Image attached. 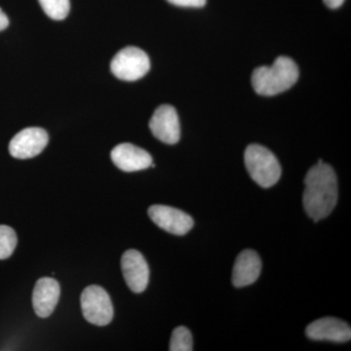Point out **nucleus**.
<instances>
[{
	"mask_svg": "<svg viewBox=\"0 0 351 351\" xmlns=\"http://www.w3.org/2000/svg\"><path fill=\"white\" fill-rule=\"evenodd\" d=\"M304 202L306 214L314 221L332 213L338 202L339 189L336 173L331 166L318 161L304 178Z\"/></svg>",
	"mask_w": 351,
	"mask_h": 351,
	"instance_id": "nucleus-1",
	"label": "nucleus"
},
{
	"mask_svg": "<svg viewBox=\"0 0 351 351\" xmlns=\"http://www.w3.org/2000/svg\"><path fill=\"white\" fill-rule=\"evenodd\" d=\"M299 80V68L290 58H277L270 66L256 69L252 75V84L258 95L274 96L287 91Z\"/></svg>",
	"mask_w": 351,
	"mask_h": 351,
	"instance_id": "nucleus-2",
	"label": "nucleus"
},
{
	"mask_svg": "<svg viewBox=\"0 0 351 351\" xmlns=\"http://www.w3.org/2000/svg\"><path fill=\"white\" fill-rule=\"evenodd\" d=\"M244 159L252 179L262 188H271L280 179V163L267 147L257 144L249 145L245 151Z\"/></svg>",
	"mask_w": 351,
	"mask_h": 351,
	"instance_id": "nucleus-3",
	"label": "nucleus"
},
{
	"mask_svg": "<svg viewBox=\"0 0 351 351\" xmlns=\"http://www.w3.org/2000/svg\"><path fill=\"white\" fill-rule=\"evenodd\" d=\"M151 69V61L147 53L140 48L129 47L120 50L110 63L115 77L125 82H136L144 77Z\"/></svg>",
	"mask_w": 351,
	"mask_h": 351,
	"instance_id": "nucleus-4",
	"label": "nucleus"
},
{
	"mask_svg": "<svg viewBox=\"0 0 351 351\" xmlns=\"http://www.w3.org/2000/svg\"><path fill=\"white\" fill-rule=\"evenodd\" d=\"M80 302L83 316L88 322L97 326H106L112 322V302L105 289L98 285L88 286L82 292Z\"/></svg>",
	"mask_w": 351,
	"mask_h": 351,
	"instance_id": "nucleus-5",
	"label": "nucleus"
},
{
	"mask_svg": "<svg viewBox=\"0 0 351 351\" xmlns=\"http://www.w3.org/2000/svg\"><path fill=\"white\" fill-rule=\"evenodd\" d=\"M48 141L49 137L44 129L29 127L14 136L9 144V152L14 158H32L43 152Z\"/></svg>",
	"mask_w": 351,
	"mask_h": 351,
	"instance_id": "nucleus-6",
	"label": "nucleus"
},
{
	"mask_svg": "<svg viewBox=\"0 0 351 351\" xmlns=\"http://www.w3.org/2000/svg\"><path fill=\"white\" fill-rule=\"evenodd\" d=\"M149 216L157 226L180 237L186 234L195 225L189 214L165 205H152L149 209Z\"/></svg>",
	"mask_w": 351,
	"mask_h": 351,
	"instance_id": "nucleus-7",
	"label": "nucleus"
},
{
	"mask_svg": "<svg viewBox=\"0 0 351 351\" xmlns=\"http://www.w3.org/2000/svg\"><path fill=\"white\" fill-rule=\"evenodd\" d=\"M149 129L154 137L167 145L177 144L181 138L179 117L172 106L162 105L156 108L149 121Z\"/></svg>",
	"mask_w": 351,
	"mask_h": 351,
	"instance_id": "nucleus-8",
	"label": "nucleus"
},
{
	"mask_svg": "<svg viewBox=\"0 0 351 351\" xmlns=\"http://www.w3.org/2000/svg\"><path fill=\"white\" fill-rule=\"evenodd\" d=\"M121 269L132 292H144L149 281V267L144 256L133 249L126 251L121 258Z\"/></svg>",
	"mask_w": 351,
	"mask_h": 351,
	"instance_id": "nucleus-9",
	"label": "nucleus"
},
{
	"mask_svg": "<svg viewBox=\"0 0 351 351\" xmlns=\"http://www.w3.org/2000/svg\"><path fill=\"white\" fill-rule=\"evenodd\" d=\"M307 338L313 341H328L346 343L351 339L350 325L335 317H324L314 321L306 327Z\"/></svg>",
	"mask_w": 351,
	"mask_h": 351,
	"instance_id": "nucleus-10",
	"label": "nucleus"
},
{
	"mask_svg": "<svg viewBox=\"0 0 351 351\" xmlns=\"http://www.w3.org/2000/svg\"><path fill=\"white\" fill-rule=\"evenodd\" d=\"M112 162L124 172H136L151 167L152 157L145 149L124 143L117 145L110 152Z\"/></svg>",
	"mask_w": 351,
	"mask_h": 351,
	"instance_id": "nucleus-11",
	"label": "nucleus"
},
{
	"mask_svg": "<svg viewBox=\"0 0 351 351\" xmlns=\"http://www.w3.org/2000/svg\"><path fill=\"white\" fill-rule=\"evenodd\" d=\"M61 288L56 279L43 277L39 279L32 292L34 313L41 318L50 316L59 302Z\"/></svg>",
	"mask_w": 351,
	"mask_h": 351,
	"instance_id": "nucleus-12",
	"label": "nucleus"
},
{
	"mask_svg": "<svg viewBox=\"0 0 351 351\" xmlns=\"http://www.w3.org/2000/svg\"><path fill=\"white\" fill-rule=\"evenodd\" d=\"M262 271V261L257 252L244 250L235 261L232 283L237 288L246 287L258 280Z\"/></svg>",
	"mask_w": 351,
	"mask_h": 351,
	"instance_id": "nucleus-13",
	"label": "nucleus"
},
{
	"mask_svg": "<svg viewBox=\"0 0 351 351\" xmlns=\"http://www.w3.org/2000/svg\"><path fill=\"white\" fill-rule=\"evenodd\" d=\"M44 12L51 19L61 21L69 15L71 4L69 0H38Z\"/></svg>",
	"mask_w": 351,
	"mask_h": 351,
	"instance_id": "nucleus-14",
	"label": "nucleus"
},
{
	"mask_svg": "<svg viewBox=\"0 0 351 351\" xmlns=\"http://www.w3.org/2000/svg\"><path fill=\"white\" fill-rule=\"evenodd\" d=\"M17 242V234L12 228L0 226V260H5L12 255Z\"/></svg>",
	"mask_w": 351,
	"mask_h": 351,
	"instance_id": "nucleus-15",
	"label": "nucleus"
},
{
	"mask_svg": "<svg viewBox=\"0 0 351 351\" xmlns=\"http://www.w3.org/2000/svg\"><path fill=\"white\" fill-rule=\"evenodd\" d=\"M193 348V336L188 328L180 326L176 328L171 337V351H191Z\"/></svg>",
	"mask_w": 351,
	"mask_h": 351,
	"instance_id": "nucleus-16",
	"label": "nucleus"
},
{
	"mask_svg": "<svg viewBox=\"0 0 351 351\" xmlns=\"http://www.w3.org/2000/svg\"><path fill=\"white\" fill-rule=\"evenodd\" d=\"M170 3L180 7H195L200 8L206 4V0H167Z\"/></svg>",
	"mask_w": 351,
	"mask_h": 351,
	"instance_id": "nucleus-17",
	"label": "nucleus"
},
{
	"mask_svg": "<svg viewBox=\"0 0 351 351\" xmlns=\"http://www.w3.org/2000/svg\"><path fill=\"white\" fill-rule=\"evenodd\" d=\"M9 25L8 17L0 8V32L4 31Z\"/></svg>",
	"mask_w": 351,
	"mask_h": 351,
	"instance_id": "nucleus-18",
	"label": "nucleus"
},
{
	"mask_svg": "<svg viewBox=\"0 0 351 351\" xmlns=\"http://www.w3.org/2000/svg\"><path fill=\"white\" fill-rule=\"evenodd\" d=\"M324 2L329 8L337 9L343 5L345 0H324Z\"/></svg>",
	"mask_w": 351,
	"mask_h": 351,
	"instance_id": "nucleus-19",
	"label": "nucleus"
}]
</instances>
